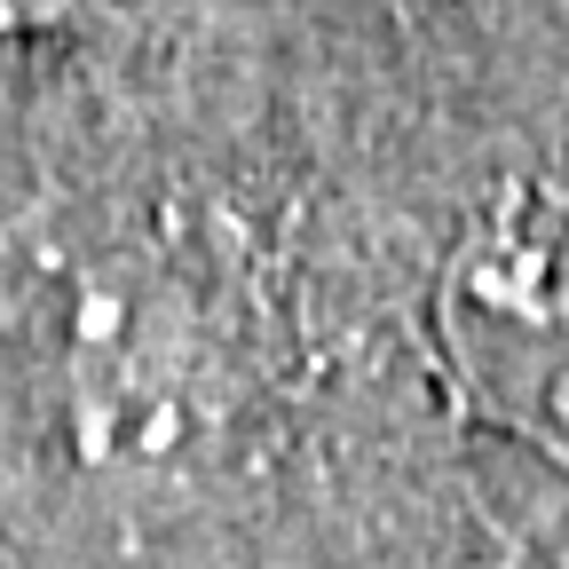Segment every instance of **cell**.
I'll list each match as a JSON object with an SVG mask.
<instances>
[{"instance_id":"1","label":"cell","mask_w":569,"mask_h":569,"mask_svg":"<svg viewBox=\"0 0 569 569\" xmlns=\"http://www.w3.org/2000/svg\"><path fill=\"white\" fill-rule=\"evenodd\" d=\"M40 403L71 467L103 482H182L230 427V365L190 284L142 253L63 269L40 332Z\"/></svg>"},{"instance_id":"2","label":"cell","mask_w":569,"mask_h":569,"mask_svg":"<svg viewBox=\"0 0 569 569\" xmlns=\"http://www.w3.org/2000/svg\"><path fill=\"white\" fill-rule=\"evenodd\" d=\"M443 365L467 403L569 482V206L507 198L475 222L436 284Z\"/></svg>"},{"instance_id":"3","label":"cell","mask_w":569,"mask_h":569,"mask_svg":"<svg viewBox=\"0 0 569 569\" xmlns=\"http://www.w3.org/2000/svg\"><path fill=\"white\" fill-rule=\"evenodd\" d=\"M498 569H569V507L546 515V522H522L507 538V561Z\"/></svg>"},{"instance_id":"4","label":"cell","mask_w":569,"mask_h":569,"mask_svg":"<svg viewBox=\"0 0 569 569\" xmlns=\"http://www.w3.org/2000/svg\"><path fill=\"white\" fill-rule=\"evenodd\" d=\"M88 0H0V40H32V32H63Z\"/></svg>"}]
</instances>
